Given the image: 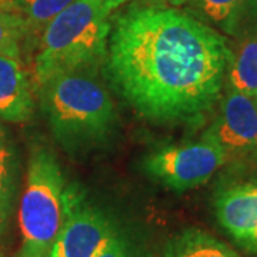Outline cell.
<instances>
[{"label": "cell", "instance_id": "1", "mask_svg": "<svg viewBox=\"0 0 257 257\" xmlns=\"http://www.w3.org/2000/svg\"><path fill=\"white\" fill-rule=\"evenodd\" d=\"M233 53L224 36L187 12L133 8L114 20L107 66L121 96L153 121L204 117L223 92Z\"/></svg>", "mask_w": 257, "mask_h": 257}, {"label": "cell", "instance_id": "2", "mask_svg": "<svg viewBox=\"0 0 257 257\" xmlns=\"http://www.w3.org/2000/svg\"><path fill=\"white\" fill-rule=\"evenodd\" d=\"M42 101L53 136L70 153L100 145L116 126L114 103L97 69L52 77L42 86Z\"/></svg>", "mask_w": 257, "mask_h": 257}, {"label": "cell", "instance_id": "3", "mask_svg": "<svg viewBox=\"0 0 257 257\" xmlns=\"http://www.w3.org/2000/svg\"><path fill=\"white\" fill-rule=\"evenodd\" d=\"M110 13L103 0H74L43 29L35 59L40 87L59 74L97 69L107 55Z\"/></svg>", "mask_w": 257, "mask_h": 257}, {"label": "cell", "instance_id": "4", "mask_svg": "<svg viewBox=\"0 0 257 257\" xmlns=\"http://www.w3.org/2000/svg\"><path fill=\"white\" fill-rule=\"evenodd\" d=\"M67 189L53 153L36 149L29 160L26 184L20 197L19 226L22 250L19 257H50L63 227Z\"/></svg>", "mask_w": 257, "mask_h": 257}, {"label": "cell", "instance_id": "5", "mask_svg": "<svg viewBox=\"0 0 257 257\" xmlns=\"http://www.w3.org/2000/svg\"><path fill=\"white\" fill-rule=\"evenodd\" d=\"M227 160L216 142L203 136L194 143L157 149L145 157L142 167L153 180L183 193L206 183Z\"/></svg>", "mask_w": 257, "mask_h": 257}, {"label": "cell", "instance_id": "6", "mask_svg": "<svg viewBox=\"0 0 257 257\" xmlns=\"http://www.w3.org/2000/svg\"><path fill=\"white\" fill-rule=\"evenodd\" d=\"M121 234L119 224L106 211L67 190L66 219L50 257H97Z\"/></svg>", "mask_w": 257, "mask_h": 257}, {"label": "cell", "instance_id": "7", "mask_svg": "<svg viewBox=\"0 0 257 257\" xmlns=\"http://www.w3.org/2000/svg\"><path fill=\"white\" fill-rule=\"evenodd\" d=\"M203 136L216 142L227 157L257 152V97L229 89Z\"/></svg>", "mask_w": 257, "mask_h": 257}, {"label": "cell", "instance_id": "8", "mask_svg": "<svg viewBox=\"0 0 257 257\" xmlns=\"http://www.w3.org/2000/svg\"><path fill=\"white\" fill-rule=\"evenodd\" d=\"M217 221L244 251L257 254V183L226 187L214 199Z\"/></svg>", "mask_w": 257, "mask_h": 257}, {"label": "cell", "instance_id": "9", "mask_svg": "<svg viewBox=\"0 0 257 257\" xmlns=\"http://www.w3.org/2000/svg\"><path fill=\"white\" fill-rule=\"evenodd\" d=\"M194 18L233 37L257 32V0H187Z\"/></svg>", "mask_w": 257, "mask_h": 257}, {"label": "cell", "instance_id": "10", "mask_svg": "<svg viewBox=\"0 0 257 257\" xmlns=\"http://www.w3.org/2000/svg\"><path fill=\"white\" fill-rule=\"evenodd\" d=\"M33 114V97L18 57L0 55V119L22 123Z\"/></svg>", "mask_w": 257, "mask_h": 257}, {"label": "cell", "instance_id": "11", "mask_svg": "<svg viewBox=\"0 0 257 257\" xmlns=\"http://www.w3.org/2000/svg\"><path fill=\"white\" fill-rule=\"evenodd\" d=\"M163 257H241L207 231L189 227L167 241Z\"/></svg>", "mask_w": 257, "mask_h": 257}, {"label": "cell", "instance_id": "12", "mask_svg": "<svg viewBox=\"0 0 257 257\" xmlns=\"http://www.w3.org/2000/svg\"><path fill=\"white\" fill-rule=\"evenodd\" d=\"M229 89L257 97V32L240 45L227 72Z\"/></svg>", "mask_w": 257, "mask_h": 257}, {"label": "cell", "instance_id": "13", "mask_svg": "<svg viewBox=\"0 0 257 257\" xmlns=\"http://www.w3.org/2000/svg\"><path fill=\"white\" fill-rule=\"evenodd\" d=\"M16 189V156L9 139L0 130V231L5 229Z\"/></svg>", "mask_w": 257, "mask_h": 257}, {"label": "cell", "instance_id": "14", "mask_svg": "<svg viewBox=\"0 0 257 257\" xmlns=\"http://www.w3.org/2000/svg\"><path fill=\"white\" fill-rule=\"evenodd\" d=\"M74 0H16L28 29L42 30Z\"/></svg>", "mask_w": 257, "mask_h": 257}, {"label": "cell", "instance_id": "15", "mask_svg": "<svg viewBox=\"0 0 257 257\" xmlns=\"http://www.w3.org/2000/svg\"><path fill=\"white\" fill-rule=\"evenodd\" d=\"M28 30V25L22 16L0 10V55L18 57L20 42Z\"/></svg>", "mask_w": 257, "mask_h": 257}, {"label": "cell", "instance_id": "16", "mask_svg": "<svg viewBox=\"0 0 257 257\" xmlns=\"http://www.w3.org/2000/svg\"><path fill=\"white\" fill-rule=\"evenodd\" d=\"M97 257H149L147 251L133 240L121 234Z\"/></svg>", "mask_w": 257, "mask_h": 257}, {"label": "cell", "instance_id": "17", "mask_svg": "<svg viewBox=\"0 0 257 257\" xmlns=\"http://www.w3.org/2000/svg\"><path fill=\"white\" fill-rule=\"evenodd\" d=\"M150 3H155V6H166V5H170V6H183L187 3V0H147Z\"/></svg>", "mask_w": 257, "mask_h": 257}, {"label": "cell", "instance_id": "18", "mask_svg": "<svg viewBox=\"0 0 257 257\" xmlns=\"http://www.w3.org/2000/svg\"><path fill=\"white\" fill-rule=\"evenodd\" d=\"M128 0H103V3L113 12L114 9H117L119 6H121L123 3H126Z\"/></svg>", "mask_w": 257, "mask_h": 257}, {"label": "cell", "instance_id": "19", "mask_svg": "<svg viewBox=\"0 0 257 257\" xmlns=\"http://www.w3.org/2000/svg\"><path fill=\"white\" fill-rule=\"evenodd\" d=\"M0 2H2V0H0Z\"/></svg>", "mask_w": 257, "mask_h": 257}]
</instances>
